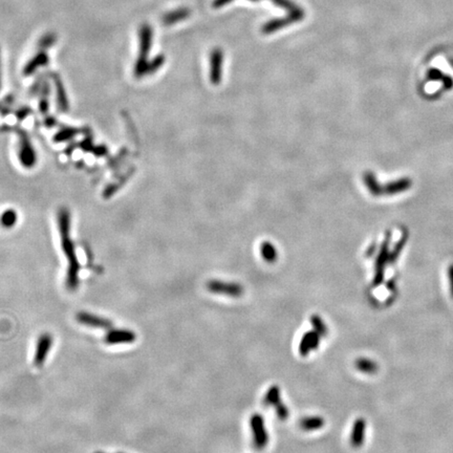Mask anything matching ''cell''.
Returning <instances> with one entry per match:
<instances>
[{
	"instance_id": "obj_12",
	"label": "cell",
	"mask_w": 453,
	"mask_h": 453,
	"mask_svg": "<svg viewBox=\"0 0 453 453\" xmlns=\"http://www.w3.org/2000/svg\"><path fill=\"white\" fill-rule=\"evenodd\" d=\"M50 58L47 52L44 51H38L26 64L24 69V75L29 77L35 74L39 69L44 67L49 64Z\"/></svg>"
},
{
	"instance_id": "obj_14",
	"label": "cell",
	"mask_w": 453,
	"mask_h": 453,
	"mask_svg": "<svg viewBox=\"0 0 453 453\" xmlns=\"http://www.w3.org/2000/svg\"><path fill=\"white\" fill-rule=\"evenodd\" d=\"M190 13H191L190 10L187 8H180V9L168 12L163 16L162 22L166 27L172 26L174 24L182 21V20H184V19L188 18L190 16Z\"/></svg>"
},
{
	"instance_id": "obj_1",
	"label": "cell",
	"mask_w": 453,
	"mask_h": 453,
	"mask_svg": "<svg viewBox=\"0 0 453 453\" xmlns=\"http://www.w3.org/2000/svg\"><path fill=\"white\" fill-rule=\"evenodd\" d=\"M58 225L60 231L61 246L67 258L69 266L66 272V287L70 291H76L79 285L80 263L78 261L75 245L71 238V214L66 209H61L58 214Z\"/></svg>"
},
{
	"instance_id": "obj_26",
	"label": "cell",
	"mask_w": 453,
	"mask_h": 453,
	"mask_svg": "<svg viewBox=\"0 0 453 453\" xmlns=\"http://www.w3.org/2000/svg\"><path fill=\"white\" fill-rule=\"evenodd\" d=\"M0 89H2V52H0Z\"/></svg>"
},
{
	"instance_id": "obj_6",
	"label": "cell",
	"mask_w": 453,
	"mask_h": 453,
	"mask_svg": "<svg viewBox=\"0 0 453 453\" xmlns=\"http://www.w3.org/2000/svg\"><path fill=\"white\" fill-rule=\"evenodd\" d=\"M53 342H54V339L51 334L44 333L42 335H40V337L37 340L35 356H34V360H33V363L36 367H41L44 364V362L49 356V353L53 347Z\"/></svg>"
},
{
	"instance_id": "obj_17",
	"label": "cell",
	"mask_w": 453,
	"mask_h": 453,
	"mask_svg": "<svg viewBox=\"0 0 453 453\" xmlns=\"http://www.w3.org/2000/svg\"><path fill=\"white\" fill-rule=\"evenodd\" d=\"M355 366L359 372L366 375L376 374L379 368L378 364L374 360L368 358H358L355 362Z\"/></svg>"
},
{
	"instance_id": "obj_19",
	"label": "cell",
	"mask_w": 453,
	"mask_h": 453,
	"mask_svg": "<svg viewBox=\"0 0 453 453\" xmlns=\"http://www.w3.org/2000/svg\"><path fill=\"white\" fill-rule=\"evenodd\" d=\"M52 77H53V79H54L55 85H56V90H57V97H58V102L60 103V105H61V107L66 108V106H67V101H66V94H65V89H64V86H63L62 81H61L60 77H59L58 75H56V74H53V76H52Z\"/></svg>"
},
{
	"instance_id": "obj_16",
	"label": "cell",
	"mask_w": 453,
	"mask_h": 453,
	"mask_svg": "<svg viewBox=\"0 0 453 453\" xmlns=\"http://www.w3.org/2000/svg\"><path fill=\"white\" fill-rule=\"evenodd\" d=\"M324 425V419L319 416L305 417L299 421V427L304 431H316L323 428Z\"/></svg>"
},
{
	"instance_id": "obj_5",
	"label": "cell",
	"mask_w": 453,
	"mask_h": 453,
	"mask_svg": "<svg viewBox=\"0 0 453 453\" xmlns=\"http://www.w3.org/2000/svg\"><path fill=\"white\" fill-rule=\"evenodd\" d=\"M207 289L214 293L225 295L229 297H240L243 293L242 286L239 283L234 282H224L219 280H211L207 283Z\"/></svg>"
},
{
	"instance_id": "obj_24",
	"label": "cell",
	"mask_w": 453,
	"mask_h": 453,
	"mask_svg": "<svg viewBox=\"0 0 453 453\" xmlns=\"http://www.w3.org/2000/svg\"><path fill=\"white\" fill-rule=\"evenodd\" d=\"M448 276H449V284H450V292H451V296L453 298V264H451L449 266L448 270Z\"/></svg>"
},
{
	"instance_id": "obj_8",
	"label": "cell",
	"mask_w": 453,
	"mask_h": 453,
	"mask_svg": "<svg viewBox=\"0 0 453 453\" xmlns=\"http://www.w3.org/2000/svg\"><path fill=\"white\" fill-rule=\"evenodd\" d=\"M76 320L80 324L92 327V328L110 329L114 326V323L109 319L88 313V312H79L76 315Z\"/></svg>"
},
{
	"instance_id": "obj_9",
	"label": "cell",
	"mask_w": 453,
	"mask_h": 453,
	"mask_svg": "<svg viewBox=\"0 0 453 453\" xmlns=\"http://www.w3.org/2000/svg\"><path fill=\"white\" fill-rule=\"evenodd\" d=\"M105 342L108 345L129 344L137 340V334L130 329L110 328L105 335Z\"/></svg>"
},
{
	"instance_id": "obj_3",
	"label": "cell",
	"mask_w": 453,
	"mask_h": 453,
	"mask_svg": "<svg viewBox=\"0 0 453 453\" xmlns=\"http://www.w3.org/2000/svg\"><path fill=\"white\" fill-rule=\"evenodd\" d=\"M263 401L266 406L274 407L275 413H276L277 417L279 418V420L285 421L287 418H289L290 410L281 399L280 388L278 386L273 385L269 389H267Z\"/></svg>"
},
{
	"instance_id": "obj_22",
	"label": "cell",
	"mask_w": 453,
	"mask_h": 453,
	"mask_svg": "<svg viewBox=\"0 0 453 453\" xmlns=\"http://www.w3.org/2000/svg\"><path fill=\"white\" fill-rule=\"evenodd\" d=\"M17 221V214L13 210H7L2 214L0 217V223H2L5 228H11Z\"/></svg>"
},
{
	"instance_id": "obj_13",
	"label": "cell",
	"mask_w": 453,
	"mask_h": 453,
	"mask_svg": "<svg viewBox=\"0 0 453 453\" xmlns=\"http://www.w3.org/2000/svg\"><path fill=\"white\" fill-rule=\"evenodd\" d=\"M366 422L363 418H359L355 421L351 432V445L354 448H360L365 441Z\"/></svg>"
},
{
	"instance_id": "obj_20",
	"label": "cell",
	"mask_w": 453,
	"mask_h": 453,
	"mask_svg": "<svg viewBox=\"0 0 453 453\" xmlns=\"http://www.w3.org/2000/svg\"><path fill=\"white\" fill-rule=\"evenodd\" d=\"M315 332H317L321 337H326L328 334V328L326 326V324L324 323V321L322 320V318L318 315H313L310 319Z\"/></svg>"
},
{
	"instance_id": "obj_2",
	"label": "cell",
	"mask_w": 453,
	"mask_h": 453,
	"mask_svg": "<svg viewBox=\"0 0 453 453\" xmlns=\"http://www.w3.org/2000/svg\"><path fill=\"white\" fill-rule=\"evenodd\" d=\"M153 30L148 24H144L139 30V54L134 64L133 74L135 78H143L146 76L148 64V56L152 49Z\"/></svg>"
},
{
	"instance_id": "obj_18",
	"label": "cell",
	"mask_w": 453,
	"mask_h": 453,
	"mask_svg": "<svg viewBox=\"0 0 453 453\" xmlns=\"http://www.w3.org/2000/svg\"><path fill=\"white\" fill-rule=\"evenodd\" d=\"M57 40H58V36L56 35V33H53V32L46 33L44 35L41 36L40 39L38 40L37 50L47 52L49 49L53 48L56 44Z\"/></svg>"
},
{
	"instance_id": "obj_23",
	"label": "cell",
	"mask_w": 453,
	"mask_h": 453,
	"mask_svg": "<svg viewBox=\"0 0 453 453\" xmlns=\"http://www.w3.org/2000/svg\"><path fill=\"white\" fill-rule=\"evenodd\" d=\"M272 2H273L275 5H277V6L281 7V8H283V9L289 10L290 12H294V11H296L297 9H299L294 3L291 2V0H272Z\"/></svg>"
},
{
	"instance_id": "obj_11",
	"label": "cell",
	"mask_w": 453,
	"mask_h": 453,
	"mask_svg": "<svg viewBox=\"0 0 453 453\" xmlns=\"http://www.w3.org/2000/svg\"><path fill=\"white\" fill-rule=\"evenodd\" d=\"M320 339H321V336L317 332H315V331L306 332L302 336V338L299 342L298 349H299L300 356L306 357L312 351L317 349L320 344Z\"/></svg>"
},
{
	"instance_id": "obj_10",
	"label": "cell",
	"mask_w": 453,
	"mask_h": 453,
	"mask_svg": "<svg viewBox=\"0 0 453 453\" xmlns=\"http://www.w3.org/2000/svg\"><path fill=\"white\" fill-rule=\"evenodd\" d=\"M19 161L25 167L31 168L36 163V153L31 142L27 137H21L19 141Z\"/></svg>"
},
{
	"instance_id": "obj_4",
	"label": "cell",
	"mask_w": 453,
	"mask_h": 453,
	"mask_svg": "<svg viewBox=\"0 0 453 453\" xmlns=\"http://www.w3.org/2000/svg\"><path fill=\"white\" fill-rule=\"evenodd\" d=\"M250 428L253 435V444L256 449L262 450L269 443V434H267L264 419L262 416L255 414L250 418Z\"/></svg>"
},
{
	"instance_id": "obj_21",
	"label": "cell",
	"mask_w": 453,
	"mask_h": 453,
	"mask_svg": "<svg viewBox=\"0 0 453 453\" xmlns=\"http://www.w3.org/2000/svg\"><path fill=\"white\" fill-rule=\"evenodd\" d=\"M164 62H165V57L163 55H157L153 59L148 61L146 76L151 75V74L155 73L156 71H158L162 67V65L164 64Z\"/></svg>"
},
{
	"instance_id": "obj_15",
	"label": "cell",
	"mask_w": 453,
	"mask_h": 453,
	"mask_svg": "<svg viewBox=\"0 0 453 453\" xmlns=\"http://www.w3.org/2000/svg\"><path fill=\"white\" fill-rule=\"evenodd\" d=\"M211 80L217 83L220 80L222 52L219 49H215L211 54Z\"/></svg>"
},
{
	"instance_id": "obj_25",
	"label": "cell",
	"mask_w": 453,
	"mask_h": 453,
	"mask_svg": "<svg viewBox=\"0 0 453 453\" xmlns=\"http://www.w3.org/2000/svg\"><path fill=\"white\" fill-rule=\"evenodd\" d=\"M231 2H232V0H214L213 7L214 8H220V7H222V6L227 5V4H229ZM252 2H258V0H252Z\"/></svg>"
},
{
	"instance_id": "obj_7",
	"label": "cell",
	"mask_w": 453,
	"mask_h": 453,
	"mask_svg": "<svg viewBox=\"0 0 453 453\" xmlns=\"http://www.w3.org/2000/svg\"><path fill=\"white\" fill-rule=\"evenodd\" d=\"M303 17H304V12H303V10H301L299 8L294 12H290V15L287 17H284L281 19H274V20H271V21H269V22H266L262 27V32L265 34H271V33L278 31L284 27H287L291 24L299 21V20L303 19Z\"/></svg>"
}]
</instances>
